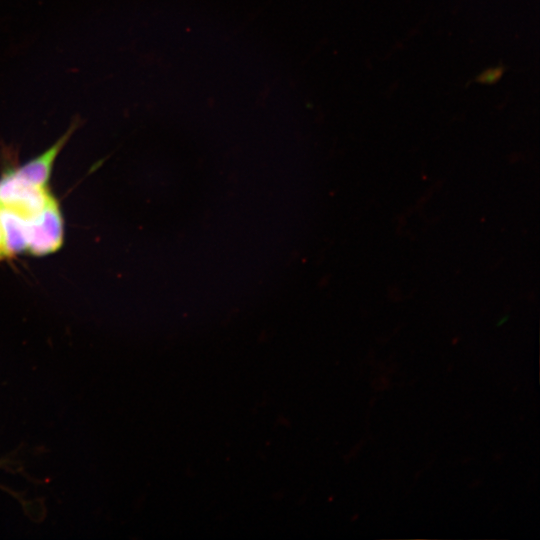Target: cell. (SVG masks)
Wrapping results in <instances>:
<instances>
[{
	"mask_svg": "<svg viewBox=\"0 0 540 540\" xmlns=\"http://www.w3.org/2000/svg\"><path fill=\"white\" fill-rule=\"evenodd\" d=\"M502 74V67L490 68L479 75L478 81L487 84L494 83L502 76Z\"/></svg>",
	"mask_w": 540,
	"mask_h": 540,
	"instance_id": "cell-1",
	"label": "cell"
},
{
	"mask_svg": "<svg viewBox=\"0 0 540 540\" xmlns=\"http://www.w3.org/2000/svg\"><path fill=\"white\" fill-rule=\"evenodd\" d=\"M9 259H10V257L8 255L6 247H5L2 227H1V223H0V262L6 261V260H9Z\"/></svg>",
	"mask_w": 540,
	"mask_h": 540,
	"instance_id": "cell-2",
	"label": "cell"
}]
</instances>
